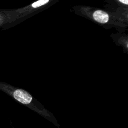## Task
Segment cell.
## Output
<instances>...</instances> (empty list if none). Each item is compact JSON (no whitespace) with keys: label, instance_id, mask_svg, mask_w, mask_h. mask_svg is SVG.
<instances>
[{"label":"cell","instance_id":"obj_1","mask_svg":"<svg viewBox=\"0 0 128 128\" xmlns=\"http://www.w3.org/2000/svg\"><path fill=\"white\" fill-rule=\"evenodd\" d=\"M12 96L18 102L22 104L28 105L31 104L32 101V97L30 93L22 90H14L12 91Z\"/></svg>","mask_w":128,"mask_h":128},{"label":"cell","instance_id":"obj_2","mask_svg":"<svg viewBox=\"0 0 128 128\" xmlns=\"http://www.w3.org/2000/svg\"><path fill=\"white\" fill-rule=\"evenodd\" d=\"M93 18L95 21L101 24L107 23L110 20L108 14L101 10H98L95 11L93 14Z\"/></svg>","mask_w":128,"mask_h":128},{"label":"cell","instance_id":"obj_4","mask_svg":"<svg viewBox=\"0 0 128 128\" xmlns=\"http://www.w3.org/2000/svg\"><path fill=\"white\" fill-rule=\"evenodd\" d=\"M120 1L126 5L128 4V0H120Z\"/></svg>","mask_w":128,"mask_h":128},{"label":"cell","instance_id":"obj_3","mask_svg":"<svg viewBox=\"0 0 128 128\" xmlns=\"http://www.w3.org/2000/svg\"><path fill=\"white\" fill-rule=\"evenodd\" d=\"M48 2H49V0H39V1H36V2H34V3L32 4V6L33 8H36L40 7V6L48 3Z\"/></svg>","mask_w":128,"mask_h":128}]
</instances>
